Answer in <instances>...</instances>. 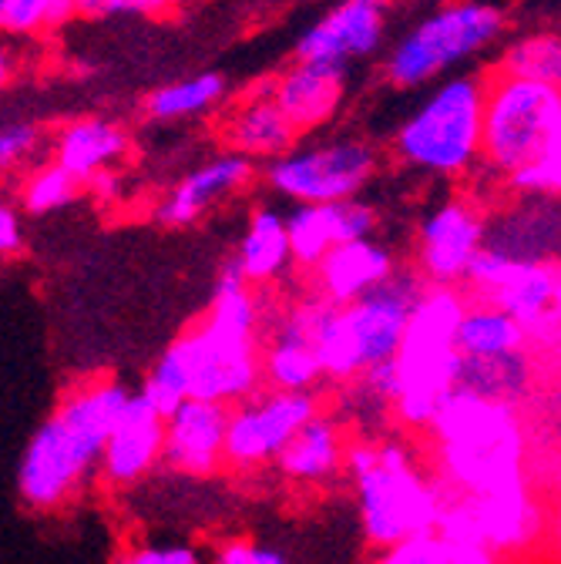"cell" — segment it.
Segmentation results:
<instances>
[{"mask_svg":"<svg viewBox=\"0 0 561 564\" xmlns=\"http://www.w3.org/2000/svg\"><path fill=\"white\" fill-rule=\"evenodd\" d=\"M387 28V0H343L320 24H313L300 44L296 57L313 64L346 67L380 47Z\"/></svg>","mask_w":561,"mask_h":564,"instance_id":"18","label":"cell"},{"mask_svg":"<svg viewBox=\"0 0 561 564\" xmlns=\"http://www.w3.org/2000/svg\"><path fill=\"white\" fill-rule=\"evenodd\" d=\"M467 296L454 286H428L420 296L403 346L397 352L400 393L393 420L407 431H431L441 406L461 380L457 329L467 313Z\"/></svg>","mask_w":561,"mask_h":564,"instance_id":"6","label":"cell"},{"mask_svg":"<svg viewBox=\"0 0 561 564\" xmlns=\"http://www.w3.org/2000/svg\"><path fill=\"white\" fill-rule=\"evenodd\" d=\"M424 290L428 282L417 269H400L387 286L357 303H330L316 329V352L326 380L349 387L370 370L393 364Z\"/></svg>","mask_w":561,"mask_h":564,"instance_id":"5","label":"cell"},{"mask_svg":"<svg viewBox=\"0 0 561 564\" xmlns=\"http://www.w3.org/2000/svg\"><path fill=\"white\" fill-rule=\"evenodd\" d=\"M561 121V88L511 75L487 78V108H484V165L515 178L535 165Z\"/></svg>","mask_w":561,"mask_h":564,"instance_id":"8","label":"cell"},{"mask_svg":"<svg viewBox=\"0 0 561 564\" xmlns=\"http://www.w3.org/2000/svg\"><path fill=\"white\" fill-rule=\"evenodd\" d=\"M438 477L447 494L484 498L528 480V431L518 406L454 390L431 423Z\"/></svg>","mask_w":561,"mask_h":564,"instance_id":"4","label":"cell"},{"mask_svg":"<svg viewBox=\"0 0 561 564\" xmlns=\"http://www.w3.org/2000/svg\"><path fill=\"white\" fill-rule=\"evenodd\" d=\"M236 262L242 265L249 286H269V282L287 279L296 269V256L290 246V226L283 212L259 205L236 249Z\"/></svg>","mask_w":561,"mask_h":564,"instance_id":"27","label":"cell"},{"mask_svg":"<svg viewBox=\"0 0 561 564\" xmlns=\"http://www.w3.org/2000/svg\"><path fill=\"white\" fill-rule=\"evenodd\" d=\"M554 313L561 319V262L554 265Z\"/></svg>","mask_w":561,"mask_h":564,"instance_id":"44","label":"cell"},{"mask_svg":"<svg viewBox=\"0 0 561 564\" xmlns=\"http://www.w3.org/2000/svg\"><path fill=\"white\" fill-rule=\"evenodd\" d=\"M508 185L518 195H548V198H561V121L548 141L544 155L528 165L525 172H518L515 178H508Z\"/></svg>","mask_w":561,"mask_h":564,"instance_id":"35","label":"cell"},{"mask_svg":"<svg viewBox=\"0 0 561 564\" xmlns=\"http://www.w3.org/2000/svg\"><path fill=\"white\" fill-rule=\"evenodd\" d=\"M558 88H561V85H558Z\"/></svg>","mask_w":561,"mask_h":564,"instance_id":"47","label":"cell"},{"mask_svg":"<svg viewBox=\"0 0 561 564\" xmlns=\"http://www.w3.org/2000/svg\"><path fill=\"white\" fill-rule=\"evenodd\" d=\"M0 252H4V259H14L18 252H24V223H21V212L11 202L0 205Z\"/></svg>","mask_w":561,"mask_h":564,"instance_id":"41","label":"cell"},{"mask_svg":"<svg viewBox=\"0 0 561 564\" xmlns=\"http://www.w3.org/2000/svg\"><path fill=\"white\" fill-rule=\"evenodd\" d=\"M131 397L125 383L98 377L57 400L18 460V498L31 511H61L101 477L108 437Z\"/></svg>","mask_w":561,"mask_h":564,"instance_id":"1","label":"cell"},{"mask_svg":"<svg viewBox=\"0 0 561 564\" xmlns=\"http://www.w3.org/2000/svg\"><path fill=\"white\" fill-rule=\"evenodd\" d=\"M296 124L283 115V108L276 105L272 91L262 88L239 105H233L223 118L219 138L223 145L249 162L266 159L276 162L296 149Z\"/></svg>","mask_w":561,"mask_h":564,"instance_id":"23","label":"cell"},{"mask_svg":"<svg viewBox=\"0 0 561 564\" xmlns=\"http://www.w3.org/2000/svg\"><path fill=\"white\" fill-rule=\"evenodd\" d=\"M276 105L283 108V115L296 124V131H313L323 128L346 91L343 67L333 64H313V61H296L290 70H283L269 85Z\"/></svg>","mask_w":561,"mask_h":564,"instance_id":"24","label":"cell"},{"mask_svg":"<svg viewBox=\"0 0 561 564\" xmlns=\"http://www.w3.org/2000/svg\"><path fill=\"white\" fill-rule=\"evenodd\" d=\"M37 141H41V131L34 124L28 121L4 124V131H0V165H4V172L28 162L37 149Z\"/></svg>","mask_w":561,"mask_h":564,"instance_id":"40","label":"cell"},{"mask_svg":"<svg viewBox=\"0 0 561 564\" xmlns=\"http://www.w3.org/2000/svg\"><path fill=\"white\" fill-rule=\"evenodd\" d=\"M85 18H162L175 8V0H75Z\"/></svg>","mask_w":561,"mask_h":564,"instance_id":"37","label":"cell"},{"mask_svg":"<svg viewBox=\"0 0 561 564\" xmlns=\"http://www.w3.org/2000/svg\"><path fill=\"white\" fill-rule=\"evenodd\" d=\"M115 564H198V551L188 544H131L115 554Z\"/></svg>","mask_w":561,"mask_h":564,"instance_id":"39","label":"cell"},{"mask_svg":"<svg viewBox=\"0 0 561 564\" xmlns=\"http://www.w3.org/2000/svg\"><path fill=\"white\" fill-rule=\"evenodd\" d=\"M95 198H101V202H111V198H118L121 195V175L115 172V169H108V172H101V175H95L88 185H85Z\"/></svg>","mask_w":561,"mask_h":564,"instance_id":"43","label":"cell"},{"mask_svg":"<svg viewBox=\"0 0 561 564\" xmlns=\"http://www.w3.org/2000/svg\"><path fill=\"white\" fill-rule=\"evenodd\" d=\"M262 319L252 286L229 256L216 275V300L208 313L175 339L182 352L192 400L239 406L262 390Z\"/></svg>","mask_w":561,"mask_h":564,"instance_id":"2","label":"cell"},{"mask_svg":"<svg viewBox=\"0 0 561 564\" xmlns=\"http://www.w3.org/2000/svg\"><path fill=\"white\" fill-rule=\"evenodd\" d=\"M505 31L498 8L477 0H454L420 21L387 57V82L397 88L431 85L444 70L474 57L487 44H495Z\"/></svg>","mask_w":561,"mask_h":564,"instance_id":"9","label":"cell"},{"mask_svg":"<svg viewBox=\"0 0 561 564\" xmlns=\"http://www.w3.org/2000/svg\"><path fill=\"white\" fill-rule=\"evenodd\" d=\"M290 246L300 269H316L333 249L374 239L380 216L377 208L364 198H346L333 205H296L287 212Z\"/></svg>","mask_w":561,"mask_h":564,"instance_id":"16","label":"cell"},{"mask_svg":"<svg viewBox=\"0 0 561 564\" xmlns=\"http://www.w3.org/2000/svg\"><path fill=\"white\" fill-rule=\"evenodd\" d=\"M538 427L551 441H561V383L538 397Z\"/></svg>","mask_w":561,"mask_h":564,"instance_id":"42","label":"cell"},{"mask_svg":"<svg viewBox=\"0 0 561 564\" xmlns=\"http://www.w3.org/2000/svg\"><path fill=\"white\" fill-rule=\"evenodd\" d=\"M320 413L323 406L316 393H283L269 387L259 390L229 410L226 467L249 474L279 464L300 431Z\"/></svg>","mask_w":561,"mask_h":564,"instance_id":"12","label":"cell"},{"mask_svg":"<svg viewBox=\"0 0 561 564\" xmlns=\"http://www.w3.org/2000/svg\"><path fill=\"white\" fill-rule=\"evenodd\" d=\"M349 444L354 441L346 437V427L339 423V416L320 413L300 431V437L287 447V454L279 457L276 470L283 474L290 484L323 487L346 470Z\"/></svg>","mask_w":561,"mask_h":564,"instance_id":"25","label":"cell"},{"mask_svg":"<svg viewBox=\"0 0 561 564\" xmlns=\"http://www.w3.org/2000/svg\"><path fill=\"white\" fill-rule=\"evenodd\" d=\"M213 564H293L287 551H279L272 544L252 541V538H233L219 544Z\"/></svg>","mask_w":561,"mask_h":564,"instance_id":"38","label":"cell"},{"mask_svg":"<svg viewBox=\"0 0 561 564\" xmlns=\"http://www.w3.org/2000/svg\"><path fill=\"white\" fill-rule=\"evenodd\" d=\"M330 300L310 293L272 323L262 343V383L283 393H316L326 380L316 352V329Z\"/></svg>","mask_w":561,"mask_h":564,"instance_id":"15","label":"cell"},{"mask_svg":"<svg viewBox=\"0 0 561 564\" xmlns=\"http://www.w3.org/2000/svg\"><path fill=\"white\" fill-rule=\"evenodd\" d=\"M54 4L57 0H0V24L18 37L41 34L54 28Z\"/></svg>","mask_w":561,"mask_h":564,"instance_id":"36","label":"cell"},{"mask_svg":"<svg viewBox=\"0 0 561 564\" xmlns=\"http://www.w3.org/2000/svg\"><path fill=\"white\" fill-rule=\"evenodd\" d=\"M223 98H226L223 75L205 70V75L155 88L145 98V115L155 118V121H185V118H198L205 111H213Z\"/></svg>","mask_w":561,"mask_h":564,"instance_id":"31","label":"cell"},{"mask_svg":"<svg viewBox=\"0 0 561 564\" xmlns=\"http://www.w3.org/2000/svg\"><path fill=\"white\" fill-rule=\"evenodd\" d=\"M498 75L561 85V34H528L505 47Z\"/></svg>","mask_w":561,"mask_h":564,"instance_id":"32","label":"cell"},{"mask_svg":"<svg viewBox=\"0 0 561 564\" xmlns=\"http://www.w3.org/2000/svg\"><path fill=\"white\" fill-rule=\"evenodd\" d=\"M554 265L558 262H521L487 246L474 259L464 286L481 303H495L515 316L531 346L548 349L561 333V319L554 313Z\"/></svg>","mask_w":561,"mask_h":564,"instance_id":"11","label":"cell"},{"mask_svg":"<svg viewBox=\"0 0 561 564\" xmlns=\"http://www.w3.org/2000/svg\"><path fill=\"white\" fill-rule=\"evenodd\" d=\"M487 229L481 205L464 195H447L431 205L417 223L413 269L428 286H461L474 259L487 249Z\"/></svg>","mask_w":561,"mask_h":564,"instance_id":"14","label":"cell"},{"mask_svg":"<svg viewBox=\"0 0 561 564\" xmlns=\"http://www.w3.org/2000/svg\"><path fill=\"white\" fill-rule=\"evenodd\" d=\"M82 182L72 175V172H64L57 162L51 165H41L34 169L21 188H18V202L24 212H31V216H47V212H57L64 205H72L78 195H82Z\"/></svg>","mask_w":561,"mask_h":564,"instance_id":"33","label":"cell"},{"mask_svg":"<svg viewBox=\"0 0 561 564\" xmlns=\"http://www.w3.org/2000/svg\"><path fill=\"white\" fill-rule=\"evenodd\" d=\"M487 246L521 262H561V198L521 195L490 223Z\"/></svg>","mask_w":561,"mask_h":564,"instance_id":"22","label":"cell"},{"mask_svg":"<svg viewBox=\"0 0 561 564\" xmlns=\"http://www.w3.org/2000/svg\"><path fill=\"white\" fill-rule=\"evenodd\" d=\"M487 78L454 75L441 82L393 131V159L434 178H457L484 159Z\"/></svg>","mask_w":561,"mask_h":564,"instance_id":"7","label":"cell"},{"mask_svg":"<svg viewBox=\"0 0 561 564\" xmlns=\"http://www.w3.org/2000/svg\"><path fill=\"white\" fill-rule=\"evenodd\" d=\"M159 464H165V413L134 393L108 437L101 480L115 490H128L142 484Z\"/></svg>","mask_w":561,"mask_h":564,"instance_id":"19","label":"cell"},{"mask_svg":"<svg viewBox=\"0 0 561 564\" xmlns=\"http://www.w3.org/2000/svg\"><path fill=\"white\" fill-rule=\"evenodd\" d=\"M447 494V490H444ZM548 514L538 501L531 484L484 494V498H464V494H447V508L441 531L474 541L498 557L531 551L544 534Z\"/></svg>","mask_w":561,"mask_h":564,"instance_id":"13","label":"cell"},{"mask_svg":"<svg viewBox=\"0 0 561 564\" xmlns=\"http://www.w3.org/2000/svg\"><path fill=\"white\" fill-rule=\"evenodd\" d=\"M380 169V152L360 138H336L293 149L266 165V185L293 205H333L360 198Z\"/></svg>","mask_w":561,"mask_h":564,"instance_id":"10","label":"cell"},{"mask_svg":"<svg viewBox=\"0 0 561 564\" xmlns=\"http://www.w3.org/2000/svg\"><path fill=\"white\" fill-rule=\"evenodd\" d=\"M346 480L354 487L360 534L374 551L431 534L444 521L447 494L410 444L397 437H357L346 454Z\"/></svg>","mask_w":561,"mask_h":564,"instance_id":"3","label":"cell"},{"mask_svg":"<svg viewBox=\"0 0 561 564\" xmlns=\"http://www.w3.org/2000/svg\"><path fill=\"white\" fill-rule=\"evenodd\" d=\"M558 534H561V511H558Z\"/></svg>","mask_w":561,"mask_h":564,"instance_id":"46","label":"cell"},{"mask_svg":"<svg viewBox=\"0 0 561 564\" xmlns=\"http://www.w3.org/2000/svg\"><path fill=\"white\" fill-rule=\"evenodd\" d=\"M374 564H501V557L474 541L454 538L438 528L431 534H420L377 554Z\"/></svg>","mask_w":561,"mask_h":564,"instance_id":"30","label":"cell"},{"mask_svg":"<svg viewBox=\"0 0 561 564\" xmlns=\"http://www.w3.org/2000/svg\"><path fill=\"white\" fill-rule=\"evenodd\" d=\"M229 410L208 400H185L165 416V467L185 477H213L226 467Z\"/></svg>","mask_w":561,"mask_h":564,"instance_id":"17","label":"cell"},{"mask_svg":"<svg viewBox=\"0 0 561 564\" xmlns=\"http://www.w3.org/2000/svg\"><path fill=\"white\" fill-rule=\"evenodd\" d=\"M548 352H551V360H554V367L561 370V333L554 336V343L548 346Z\"/></svg>","mask_w":561,"mask_h":564,"instance_id":"45","label":"cell"},{"mask_svg":"<svg viewBox=\"0 0 561 564\" xmlns=\"http://www.w3.org/2000/svg\"><path fill=\"white\" fill-rule=\"evenodd\" d=\"M128 155V131L108 118L67 121L54 138V162L72 172L82 185L115 169Z\"/></svg>","mask_w":561,"mask_h":564,"instance_id":"26","label":"cell"},{"mask_svg":"<svg viewBox=\"0 0 561 564\" xmlns=\"http://www.w3.org/2000/svg\"><path fill=\"white\" fill-rule=\"evenodd\" d=\"M138 397H145L159 413H175L185 400H192V380H188V370H185V360L182 352L172 346L162 349V357L152 364V370L145 373L142 380V390Z\"/></svg>","mask_w":561,"mask_h":564,"instance_id":"34","label":"cell"},{"mask_svg":"<svg viewBox=\"0 0 561 564\" xmlns=\"http://www.w3.org/2000/svg\"><path fill=\"white\" fill-rule=\"evenodd\" d=\"M393 249L380 239H364L333 249L316 269H313V293L330 300L333 306L357 303L370 296L374 290L387 286V282L400 272Z\"/></svg>","mask_w":561,"mask_h":564,"instance_id":"21","label":"cell"},{"mask_svg":"<svg viewBox=\"0 0 561 564\" xmlns=\"http://www.w3.org/2000/svg\"><path fill=\"white\" fill-rule=\"evenodd\" d=\"M457 349L464 360H511L531 352L525 326L495 303H467V313L457 329Z\"/></svg>","mask_w":561,"mask_h":564,"instance_id":"28","label":"cell"},{"mask_svg":"<svg viewBox=\"0 0 561 564\" xmlns=\"http://www.w3.org/2000/svg\"><path fill=\"white\" fill-rule=\"evenodd\" d=\"M256 169L249 159L236 155V152H223L216 159H208L205 165H198L195 172H188L179 185H172V192L155 205V223L169 226V229H182L198 223L205 212H213L219 202L239 195L249 182H252Z\"/></svg>","mask_w":561,"mask_h":564,"instance_id":"20","label":"cell"},{"mask_svg":"<svg viewBox=\"0 0 561 564\" xmlns=\"http://www.w3.org/2000/svg\"><path fill=\"white\" fill-rule=\"evenodd\" d=\"M457 390H471L484 400L525 406L535 397V360L531 352L511 360H464L461 357V380Z\"/></svg>","mask_w":561,"mask_h":564,"instance_id":"29","label":"cell"}]
</instances>
